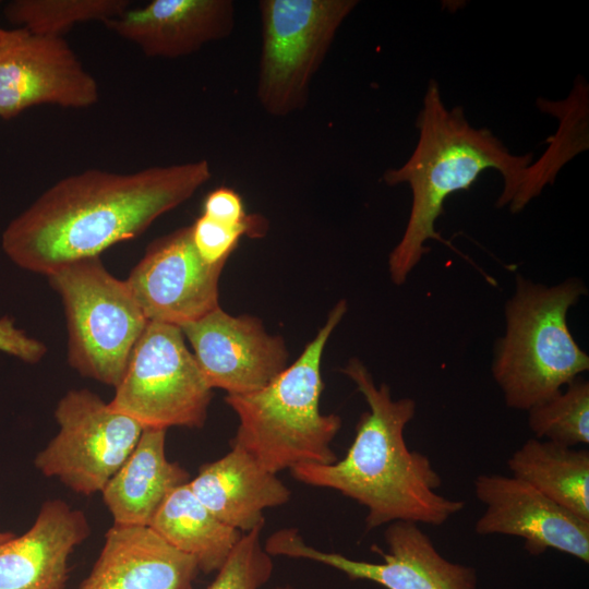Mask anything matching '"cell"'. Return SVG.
Segmentation results:
<instances>
[{
  "instance_id": "obj_1",
  "label": "cell",
  "mask_w": 589,
  "mask_h": 589,
  "mask_svg": "<svg viewBox=\"0 0 589 589\" xmlns=\"http://www.w3.org/2000/svg\"><path fill=\"white\" fill-rule=\"evenodd\" d=\"M211 178L205 159L130 173L87 169L68 176L7 226L2 250L19 267L49 276L139 237Z\"/></svg>"
},
{
  "instance_id": "obj_2",
  "label": "cell",
  "mask_w": 589,
  "mask_h": 589,
  "mask_svg": "<svg viewBox=\"0 0 589 589\" xmlns=\"http://www.w3.org/2000/svg\"><path fill=\"white\" fill-rule=\"evenodd\" d=\"M419 140L409 159L399 168L388 169L383 181L388 185L407 183L412 205L404 235L388 257L392 281L402 285L429 249L430 239L450 249L435 230L445 200L469 189L488 169L500 171L503 191L497 207L518 213L537 197L544 185L554 181L562 163L546 152L542 161L532 164V154L513 155L488 129L470 125L459 107L448 109L438 84L431 81L417 119Z\"/></svg>"
},
{
  "instance_id": "obj_3",
  "label": "cell",
  "mask_w": 589,
  "mask_h": 589,
  "mask_svg": "<svg viewBox=\"0 0 589 589\" xmlns=\"http://www.w3.org/2000/svg\"><path fill=\"white\" fill-rule=\"evenodd\" d=\"M341 372L361 393L369 411L361 414L344 458L326 465L301 464L290 469L291 476L365 507L366 530L395 521L447 522L465 502L440 494L442 478L430 458L406 444L404 432L414 417V400L393 398L389 387L376 385L358 358H351Z\"/></svg>"
},
{
  "instance_id": "obj_4",
  "label": "cell",
  "mask_w": 589,
  "mask_h": 589,
  "mask_svg": "<svg viewBox=\"0 0 589 589\" xmlns=\"http://www.w3.org/2000/svg\"><path fill=\"white\" fill-rule=\"evenodd\" d=\"M347 308L345 300L338 301L297 360L266 386L225 397L239 421L230 445L242 448L273 473L301 464L337 460L332 443L341 428V418L321 411V368L326 344Z\"/></svg>"
},
{
  "instance_id": "obj_5",
  "label": "cell",
  "mask_w": 589,
  "mask_h": 589,
  "mask_svg": "<svg viewBox=\"0 0 589 589\" xmlns=\"http://www.w3.org/2000/svg\"><path fill=\"white\" fill-rule=\"evenodd\" d=\"M586 292L575 277L546 286L516 276L515 292L505 303V333L496 340L492 362L507 407L528 411L588 371L589 357L567 325L568 310Z\"/></svg>"
},
{
  "instance_id": "obj_6",
  "label": "cell",
  "mask_w": 589,
  "mask_h": 589,
  "mask_svg": "<svg viewBox=\"0 0 589 589\" xmlns=\"http://www.w3.org/2000/svg\"><path fill=\"white\" fill-rule=\"evenodd\" d=\"M48 278L64 308L69 364L116 387L149 322L127 280L110 274L99 256L68 264Z\"/></svg>"
},
{
  "instance_id": "obj_7",
  "label": "cell",
  "mask_w": 589,
  "mask_h": 589,
  "mask_svg": "<svg viewBox=\"0 0 589 589\" xmlns=\"http://www.w3.org/2000/svg\"><path fill=\"white\" fill-rule=\"evenodd\" d=\"M356 0H261L256 98L272 117L305 108L310 85Z\"/></svg>"
},
{
  "instance_id": "obj_8",
  "label": "cell",
  "mask_w": 589,
  "mask_h": 589,
  "mask_svg": "<svg viewBox=\"0 0 589 589\" xmlns=\"http://www.w3.org/2000/svg\"><path fill=\"white\" fill-rule=\"evenodd\" d=\"M110 406L143 429L203 428L213 389L179 326L148 322Z\"/></svg>"
},
{
  "instance_id": "obj_9",
  "label": "cell",
  "mask_w": 589,
  "mask_h": 589,
  "mask_svg": "<svg viewBox=\"0 0 589 589\" xmlns=\"http://www.w3.org/2000/svg\"><path fill=\"white\" fill-rule=\"evenodd\" d=\"M57 434L35 457V467L73 492H101L136 446L143 428L87 388L69 390L57 404Z\"/></svg>"
},
{
  "instance_id": "obj_10",
  "label": "cell",
  "mask_w": 589,
  "mask_h": 589,
  "mask_svg": "<svg viewBox=\"0 0 589 589\" xmlns=\"http://www.w3.org/2000/svg\"><path fill=\"white\" fill-rule=\"evenodd\" d=\"M387 552L381 563L353 560L318 550L305 542L296 528L273 532L264 542L272 556L313 561L341 572L353 580H369L385 589H478L473 567L453 563L434 546L412 521H395L384 532Z\"/></svg>"
},
{
  "instance_id": "obj_11",
  "label": "cell",
  "mask_w": 589,
  "mask_h": 589,
  "mask_svg": "<svg viewBox=\"0 0 589 589\" xmlns=\"http://www.w3.org/2000/svg\"><path fill=\"white\" fill-rule=\"evenodd\" d=\"M99 99L95 77L63 37L24 28L0 37V118L12 119L39 105L83 109Z\"/></svg>"
},
{
  "instance_id": "obj_12",
  "label": "cell",
  "mask_w": 589,
  "mask_h": 589,
  "mask_svg": "<svg viewBox=\"0 0 589 589\" xmlns=\"http://www.w3.org/2000/svg\"><path fill=\"white\" fill-rule=\"evenodd\" d=\"M225 265L200 256L187 226L152 242L125 280L149 322L181 327L219 306Z\"/></svg>"
},
{
  "instance_id": "obj_13",
  "label": "cell",
  "mask_w": 589,
  "mask_h": 589,
  "mask_svg": "<svg viewBox=\"0 0 589 589\" xmlns=\"http://www.w3.org/2000/svg\"><path fill=\"white\" fill-rule=\"evenodd\" d=\"M180 328L208 386L227 395L256 392L289 365L284 338L267 333L255 316L218 306Z\"/></svg>"
},
{
  "instance_id": "obj_14",
  "label": "cell",
  "mask_w": 589,
  "mask_h": 589,
  "mask_svg": "<svg viewBox=\"0 0 589 589\" xmlns=\"http://www.w3.org/2000/svg\"><path fill=\"white\" fill-rule=\"evenodd\" d=\"M473 486L476 497L484 505L474 524L477 534L518 537L533 556L556 550L589 562V521L513 476L483 473L474 479Z\"/></svg>"
},
{
  "instance_id": "obj_15",
  "label": "cell",
  "mask_w": 589,
  "mask_h": 589,
  "mask_svg": "<svg viewBox=\"0 0 589 589\" xmlns=\"http://www.w3.org/2000/svg\"><path fill=\"white\" fill-rule=\"evenodd\" d=\"M103 24L147 57L176 59L230 36L236 7L231 0H153Z\"/></svg>"
},
{
  "instance_id": "obj_16",
  "label": "cell",
  "mask_w": 589,
  "mask_h": 589,
  "mask_svg": "<svg viewBox=\"0 0 589 589\" xmlns=\"http://www.w3.org/2000/svg\"><path fill=\"white\" fill-rule=\"evenodd\" d=\"M89 533L82 510L46 501L26 532L0 543V589H65L70 556Z\"/></svg>"
},
{
  "instance_id": "obj_17",
  "label": "cell",
  "mask_w": 589,
  "mask_h": 589,
  "mask_svg": "<svg viewBox=\"0 0 589 589\" xmlns=\"http://www.w3.org/2000/svg\"><path fill=\"white\" fill-rule=\"evenodd\" d=\"M196 562L148 527L112 525L76 589H194Z\"/></svg>"
},
{
  "instance_id": "obj_18",
  "label": "cell",
  "mask_w": 589,
  "mask_h": 589,
  "mask_svg": "<svg viewBox=\"0 0 589 589\" xmlns=\"http://www.w3.org/2000/svg\"><path fill=\"white\" fill-rule=\"evenodd\" d=\"M199 501L221 522L247 533L264 526V512L289 502L291 492L250 454L238 446L203 464L189 481Z\"/></svg>"
},
{
  "instance_id": "obj_19",
  "label": "cell",
  "mask_w": 589,
  "mask_h": 589,
  "mask_svg": "<svg viewBox=\"0 0 589 589\" xmlns=\"http://www.w3.org/2000/svg\"><path fill=\"white\" fill-rule=\"evenodd\" d=\"M166 432L143 429L130 456L100 492L115 526L148 527L166 497L191 480L179 462L167 458Z\"/></svg>"
},
{
  "instance_id": "obj_20",
  "label": "cell",
  "mask_w": 589,
  "mask_h": 589,
  "mask_svg": "<svg viewBox=\"0 0 589 589\" xmlns=\"http://www.w3.org/2000/svg\"><path fill=\"white\" fill-rule=\"evenodd\" d=\"M148 528L176 550L191 556L199 570L217 572L243 533L221 522L190 489L173 490L155 513Z\"/></svg>"
},
{
  "instance_id": "obj_21",
  "label": "cell",
  "mask_w": 589,
  "mask_h": 589,
  "mask_svg": "<svg viewBox=\"0 0 589 589\" xmlns=\"http://www.w3.org/2000/svg\"><path fill=\"white\" fill-rule=\"evenodd\" d=\"M513 477L589 521V452L530 438L507 460Z\"/></svg>"
},
{
  "instance_id": "obj_22",
  "label": "cell",
  "mask_w": 589,
  "mask_h": 589,
  "mask_svg": "<svg viewBox=\"0 0 589 589\" xmlns=\"http://www.w3.org/2000/svg\"><path fill=\"white\" fill-rule=\"evenodd\" d=\"M131 7L129 0H13L4 16L31 33L63 37L74 25L120 16Z\"/></svg>"
},
{
  "instance_id": "obj_23",
  "label": "cell",
  "mask_w": 589,
  "mask_h": 589,
  "mask_svg": "<svg viewBox=\"0 0 589 589\" xmlns=\"http://www.w3.org/2000/svg\"><path fill=\"white\" fill-rule=\"evenodd\" d=\"M534 438L566 447L589 443V383L580 376L528 410Z\"/></svg>"
},
{
  "instance_id": "obj_24",
  "label": "cell",
  "mask_w": 589,
  "mask_h": 589,
  "mask_svg": "<svg viewBox=\"0 0 589 589\" xmlns=\"http://www.w3.org/2000/svg\"><path fill=\"white\" fill-rule=\"evenodd\" d=\"M262 528L242 534L206 589H261L271 579L273 556L261 541Z\"/></svg>"
},
{
  "instance_id": "obj_25",
  "label": "cell",
  "mask_w": 589,
  "mask_h": 589,
  "mask_svg": "<svg viewBox=\"0 0 589 589\" xmlns=\"http://www.w3.org/2000/svg\"><path fill=\"white\" fill-rule=\"evenodd\" d=\"M266 226H229L204 215L191 225L194 247L208 264L226 263L242 236L260 237Z\"/></svg>"
},
{
  "instance_id": "obj_26",
  "label": "cell",
  "mask_w": 589,
  "mask_h": 589,
  "mask_svg": "<svg viewBox=\"0 0 589 589\" xmlns=\"http://www.w3.org/2000/svg\"><path fill=\"white\" fill-rule=\"evenodd\" d=\"M202 215L229 226H266L261 216L248 215L241 196L227 187L207 194Z\"/></svg>"
},
{
  "instance_id": "obj_27",
  "label": "cell",
  "mask_w": 589,
  "mask_h": 589,
  "mask_svg": "<svg viewBox=\"0 0 589 589\" xmlns=\"http://www.w3.org/2000/svg\"><path fill=\"white\" fill-rule=\"evenodd\" d=\"M0 351L26 363H37L46 353V346L16 327L8 316L0 318Z\"/></svg>"
},
{
  "instance_id": "obj_28",
  "label": "cell",
  "mask_w": 589,
  "mask_h": 589,
  "mask_svg": "<svg viewBox=\"0 0 589 589\" xmlns=\"http://www.w3.org/2000/svg\"><path fill=\"white\" fill-rule=\"evenodd\" d=\"M15 533L11 531H0V543L13 538Z\"/></svg>"
},
{
  "instance_id": "obj_29",
  "label": "cell",
  "mask_w": 589,
  "mask_h": 589,
  "mask_svg": "<svg viewBox=\"0 0 589 589\" xmlns=\"http://www.w3.org/2000/svg\"><path fill=\"white\" fill-rule=\"evenodd\" d=\"M272 589H298V588H294L290 585H284V586H277V587H274Z\"/></svg>"
},
{
  "instance_id": "obj_30",
  "label": "cell",
  "mask_w": 589,
  "mask_h": 589,
  "mask_svg": "<svg viewBox=\"0 0 589 589\" xmlns=\"http://www.w3.org/2000/svg\"><path fill=\"white\" fill-rule=\"evenodd\" d=\"M2 33H3V28L0 27V37H1Z\"/></svg>"
}]
</instances>
